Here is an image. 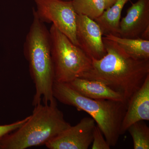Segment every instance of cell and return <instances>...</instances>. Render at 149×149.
<instances>
[{
	"mask_svg": "<svg viewBox=\"0 0 149 149\" xmlns=\"http://www.w3.org/2000/svg\"><path fill=\"white\" fill-rule=\"evenodd\" d=\"M107 54L102 58H92L91 69L81 78L97 80L121 93L127 102L149 75V59L133 58L116 43L103 37Z\"/></svg>",
	"mask_w": 149,
	"mask_h": 149,
	"instance_id": "obj_1",
	"label": "cell"
},
{
	"mask_svg": "<svg viewBox=\"0 0 149 149\" xmlns=\"http://www.w3.org/2000/svg\"><path fill=\"white\" fill-rule=\"evenodd\" d=\"M33 19L24 45V54L29 64V72L35 84L33 106L55 101L53 95L54 82L51 52L49 31L38 18L33 9Z\"/></svg>",
	"mask_w": 149,
	"mask_h": 149,
	"instance_id": "obj_2",
	"label": "cell"
},
{
	"mask_svg": "<svg viewBox=\"0 0 149 149\" xmlns=\"http://www.w3.org/2000/svg\"><path fill=\"white\" fill-rule=\"evenodd\" d=\"M52 91L56 100L90 115L111 147L117 144L128 103L89 98L78 93L68 83L54 82Z\"/></svg>",
	"mask_w": 149,
	"mask_h": 149,
	"instance_id": "obj_3",
	"label": "cell"
},
{
	"mask_svg": "<svg viewBox=\"0 0 149 149\" xmlns=\"http://www.w3.org/2000/svg\"><path fill=\"white\" fill-rule=\"evenodd\" d=\"M34 107L24 124L0 138V149H25L45 145L71 126L58 108L56 101Z\"/></svg>",
	"mask_w": 149,
	"mask_h": 149,
	"instance_id": "obj_4",
	"label": "cell"
},
{
	"mask_svg": "<svg viewBox=\"0 0 149 149\" xmlns=\"http://www.w3.org/2000/svg\"><path fill=\"white\" fill-rule=\"evenodd\" d=\"M51 52L54 82L69 83L91 69L92 59L52 24Z\"/></svg>",
	"mask_w": 149,
	"mask_h": 149,
	"instance_id": "obj_5",
	"label": "cell"
},
{
	"mask_svg": "<svg viewBox=\"0 0 149 149\" xmlns=\"http://www.w3.org/2000/svg\"><path fill=\"white\" fill-rule=\"evenodd\" d=\"M36 8H33L43 22L52 23L74 45L78 46L76 36L77 14L72 1L35 0Z\"/></svg>",
	"mask_w": 149,
	"mask_h": 149,
	"instance_id": "obj_6",
	"label": "cell"
},
{
	"mask_svg": "<svg viewBox=\"0 0 149 149\" xmlns=\"http://www.w3.org/2000/svg\"><path fill=\"white\" fill-rule=\"evenodd\" d=\"M95 121L84 117L74 126L62 131L45 144L50 149H88L92 143Z\"/></svg>",
	"mask_w": 149,
	"mask_h": 149,
	"instance_id": "obj_7",
	"label": "cell"
},
{
	"mask_svg": "<svg viewBox=\"0 0 149 149\" xmlns=\"http://www.w3.org/2000/svg\"><path fill=\"white\" fill-rule=\"evenodd\" d=\"M101 29L95 20L77 15L76 36L78 46L89 56L100 59L107 54Z\"/></svg>",
	"mask_w": 149,
	"mask_h": 149,
	"instance_id": "obj_8",
	"label": "cell"
},
{
	"mask_svg": "<svg viewBox=\"0 0 149 149\" xmlns=\"http://www.w3.org/2000/svg\"><path fill=\"white\" fill-rule=\"evenodd\" d=\"M149 26V0H138L127 10L119 23V37L140 38Z\"/></svg>",
	"mask_w": 149,
	"mask_h": 149,
	"instance_id": "obj_9",
	"label": "cell"
},
{
	"mask_svg": "<svg viewBox=\"0 0 149 149\" xmlns=\"http://www.w3.org/2000/svg\"><path fill=\"white\" fill-rule=\"evenodd\" d=\"M149 120V75L143 84L130 97L120 127V135L137 121Z\"/></svg>",
	"mask_w": 149,
	"mask_h": 149,
	"instance_id": "obj_10",
	"label": "cell"
},
{
	"mask_svg": "<svg viewBox=\"0 0 149 149\" xmlns=\"http://www.w3.org/2000/svg\"><path fill=\"white\" fill-rule=\"evenodd\" d=\"M68 84L78 93L89 98L111 100L128 103L122 94L100 81L77 77Z\"/></svg>",
	"mask_w": 149,
	"mask_h": 149,
	"instance_id": "obj_11",
	"label": "cell"
},
{
	"mask_svg": "<svg viewBox=\"0 0 149 149\" xmlns=\"http://www.w3.org/2000/svg\"><path fill=\"white\" fill-rule=\"evenodd\" d=\"M129 0H116L95 21L101 29L103 35L119 36V23L123 9Z\"/></svg>",
	"mask_w": 149,
	"mask_h": 149,
	"instance_id": "obj_12",
	"label": "cell"
},
{
	"mask_svg": "<svg viewBox=\"0 0 149 149\" xmlns=\"http://www.w3.org/2000/svg\"><path fill=\"white\" fill-rule=\"evenodd\" d=\"M104 37L116 43L127 54L133 58L149 59V40L140 38H123L111 35Z\"/></svg>",
	"mask_w": 149,
	"mask_h": 149,
	"instance_id": "obj_13",
	"label": "cell"
},
{
	"mask_svg": "<svg viewBox=\"0 0 149 149\" xmlns=\"http://www.w3.org/2000/svg\"><path fill=\"white\" fill-rule=\"evenodd\" d=\"M72 5L77 15H85L95 20L106 10L104 0H72Z\"/></svg>",
	"mask_w": 149,
	"mask_h": 149,
	"instance_id": "obj_14",
	"label": "cell"
},
{
	"mask_svg": "<svg viewBox=\"0 0 149 149\" xmlns=\"http://www.w3.org/2000/svg\"><path fill=\"white\" fill-rule=\"evenodd\" d=\"M127 131L133 139V148L149 149V128L144 120L133 123Z\"/></svg>",
	"mask_w": 149,
	"mask_h": 149,
	"instance_id": "obj_15",
	"label": "cell"
},
{
	"mask_svg": "<svg viewBox=\"0 0 149 149\" xmlns=\"http://www.w3.org/2000/svg\"><path fill=\"white\" fill-rule=\"evenodd\" d=\"M98 126L96 125L93 133V141L92 142V149H110L111 146L108 143L105 138H104Z\"/></svg>",
	"mask_w": 149,
	"mask_h": 149,
	"instance_id": "obj_16",
	"label": "cell"
},
{
	"mask_svg": "<svg viewBox=\"0 0 149 149\" xmlns=\"http://www.w3.org/2000/svg\"><path fill=\"white\" fill-rule=\"evenodd\" d=\"M29 118V116H28L22 120H17L11 124L0 125V138L18 129L24 124Z\"/></svg>",
	"mask_w": 149,
	"mask_h": 149,
	"instance_id": "obj_17",
	"label": "cell"
},
{
	"mask_svg": "<svg viewBox=\"0 0 149 149\" xmlns=\"http://www.w3.org/2000/svg\"><path fill=\"white\" fill-rule=\"evenodd\" d=\"M140 38L144 40H149V26L147 27L142 33Z\"/></svg>",
	"mask_w": 149,
	"mask_h": 149,
	"instance_id": "obj_18",
	"label": "cell"
},
{
	"mask_svg": "<svg viewBox=\"0 0 149 149\" xmlns=\"http://www.w3.org/2000/svg\"><path fill=\"white\" fill-rule=\"evenodd\" d=\"M105 3L106 10L109 8L114 4L116 0H104Z\"/></svg>",
	"mask_w": 149,
	"mask_h": 149,
	"instance_id": "obj_19",
	"label": "cell"
},
{
	"mask_svg": "<svg viewBox=\"0 0 149 149\" xmlns=\"http://www.w3.org/2000/svg\"><path fill=\"white\" fill-rule=\"evenodd\" d=\"M62 1H72V0H62Z\"/></svg>",
	"mask_w": 149,
	"mask_h": 149,
	"instance_id": "obj_20",
	"label": "cell"
}]
</instances>
